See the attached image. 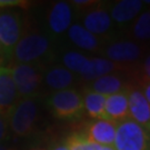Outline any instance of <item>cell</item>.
Segmentation results:
<instances>
[{"mask_svg":"<svg viewBox=\"0 0 150 150\" xmlns=\"http://www.w3.org/2000/svg\"><path fill=\"white\" fill-rule=\"evenodd\" d=\"M19 98L33 97L41 85L42 76L31 64H16L10 68Z\"/></svg>","mask_w":150,"mask_h":150,"instance_id":"obj_6","label":"cell"},{"mask_svg":"<svg viewBox=\"0 0 150 150\" xmlns=\"http://www.w3.org/2000/svg\"><path fill=\"white\" fill-rule=\"evenodd\" d=\"M116 126L108 119H97L88 126L86 137L99 146H113L116 136Z\"/></svg>","mask_w":150,"mask_h":150,"instance_id":"obj_11","label":"cell"},{"mask_svg":"<svg viewBox=\"0 0 150 150\" xmlns=\"http://www.w3.org/2000/svg\"><path fill=\"white\" fill-rule=\"evenodd\" d=\"M140 90L144 93L145 98L147 99V101L149 102L150 105V81L146 80V79H144V80L141 81V83H140Z\"/></svg>","mask_w":150,"mask_h":150,"instance_id":"obj_24","label":"cell"},{"mask_svg":"<svg viewBox=\"0 0 150 150\" xmlns=\"http://www.w3.org/2000/svg\"><path fill=\"white\" fill-rule=\"evenodd\" d=\"M37 116L36 98H21L8 116V128L17 137H26L33 130Z\"/></svg>","mask_w":150,"mask_h":150,"instance_id":"obj_3","label":"cell"},{"mask_svg":"<svg viewBox=\"0 0 150 150\" xmlns=\"http://www.w3.org/2000/svg\"><path fill=\"white\" fill-rule=\"evenodd\" d=\"M149 144L148 130L132 119L128 117L117 122L112 146L115 150H148Z\"/></svg>","mask_w":150,"mask_h":150,"instance_id":"obj_1","label":"cell"},{"mask_svg":"<svg viewBox=\"0 0 150 150\" xmlns=\"http://www.w3.org/2000/svg\"><path fill=\"white\" fill-rule=\"evenodd\" d=\"M29 150H47V149H43V148H40V147H33V148H31V149Z\"/></svg>","mask_w":150,"mask_h":150,"instance_id":"obj_30","label":"cell"},{"mask_svg":"<svg viewBox=\"0 0 150 150\" xmlns=\"http://www.w3.org/2000/svg\"><path fill=\"white\" fill-rule=\"evenodd\" d=\"M128 89L129 87H126L125 89L117 93L106 97V102H105L106 119L111 120L113 122H118L129 117Z\"/></svg>","mask_w":150,"mask_h":150,"instance_id":"obj_12","label":"cell"},{"mask_svg":"<svg viewBox=\"0 0 150 150\" xmlns=\"http://www.w3.org/2000/svg\"><path fill=\"white\" fill-rule=\"evenodd\" d=\"M105 54L107 56L108 60L112 62L126 64V62H134L139 59L141 56V49L134 41L123 40L117 41L108 46Z\"/></svg>","mask_w":150,"mask_h":150,"instance_id":"obj_10","label":"cell"},{"mask_svg":"<svg viewBox=\"0 0 150 150\" xmlns=\"http://www.w3.org/2000/svg\"><path fill=\"white\" fill-rule=\"evenodd\" d=\"M125 88L126 87L123 86L122 80L119 77L115 75H107L92 81L89 90L108 97L113 93H117Z\"/></svg>","mask_w":150,"mask_h":150,"instance_id":"obj_18","label":"cell"},{"mask_svg":"<svg viewBox=\"0 0 150 150\" xmlns=\"http://www.w3.org/2000/svg\"><path fill=\"white\" fill-rule=\"evenodd\" d=\"M144 1L140 0H121L113 6L109 15L111 20H115L119 25H125L139 16Z\"/></svg>","mask_w":150,"mask_h":150,"instance_id":"obj_14","label":"cell"},{"mask_svg":"<svg viewBox=\"0 0 150 150\" xmlns=\"http://www.w3.org/2000/svg\"><path fill=\"white\" fill-rule=\"evenodd\" d=\"M50 50V40L47 36L39 32L22 35L11 52V58L17 64H30L41 59Z\"/></svg>","mask_w":150,"mask_h":150,"instance_id":"obj_2","label":"cell"},{"mask_svg":"<svg viewBox=\"0 0 150 150\" xmlns=\"http://www.w3.org/2000/svg\"><path fill=\"white\" fill-rule=\"evenodd\" d=\"M62 62L64 68L72 74H78L85 80H90L91 62L90 59H88L85 54L78 51H68L62 56Z\"/></svg>","mask_w":150,"mask_h":150,"instance_id":"obj_16","label":"cell"},{"mask_svg":"<svg viewBox=\"0 0 150 150\" xmlns=\"http://www.w3.org/2000/svg\"><path fill=\"white\" fill-rule=\"evenodd\" d=\"M131 33L138 40H150V9L144 11L138 16L132 26Z\"/></svg>","mask_w":150,"mask_h":150,"instance_id":"obj_20","label":"cell"},{"mask_svg":"<svg viewBox=\"0 0 150 150\" xmlns=\"http://www.w3.org/2000/svg\"><path fill=\"white\" fill-rule=\"evenodd\" d=\"M82 99H83V109L91 118H93L95 120L106 119V115H105L106 97L91 90H87Z\"/></svg>","mask_w":150,"mask_h":150,"instance_id":"obj_19","label":"cell"},{"mask_svg":"<svg viewBox=\"0 0 150 150\" xmlns=\"http://www.w3.org/2000/svg\"><path fill=\"white\" fill-rule=\"evenodd\" d=\"M68 38L78 48L95 51L99 48V39L80 23H72L68 29Z\"/></svg>","mask_w":150,"mask_h":150,"instance_id":"obj_15","label":"cell"},{"mask_svg":"<svg viewBox=\"0 0 150 150\" xmlns=\"http://www.w3.org/2000/svg\"><path fill=\"white\" fill-rule=\"evenodd\" d=\"M66 145L69 150H99L100 146L92 142L86 137V134H77L71 136Z\"/></svg>","mask_w":150,"mask_h":150,"instance_id":"obj_22","label":"cell"},{"mask_svg":"<svg viewBox=\"0 0 150 150\" xmlns=\"http://www.w3.org/2000/svg\"><path fill=\"white\" fill-rule=\"evenodd\" d=\"M72 6L75 7H79V8H87V7H91L95 4H97L96 1H92V0H75L71 2Z\"/></svg>","mask_w":150,"mask_h":150,"instance_id":"obj_25","label":"cell"},{"mask_svg":"<svg viewBox=\"0 0 150 150\" xmlns=\"http://www.w3.org/2000/svg\"><path fill=\"white\" fill-rule=\"evenodd\" d=\"M128 116L130 119L148 130L150 126V105L139 88L129 87Z\"/></svg>","mask_w":150,"mask_h":150,"instance_id":"obj_7","label":"cell"},{"mask_svg":"<svg viewBox=\"0 0 150 150\" xmlns=\"http://www.w3.org/2000/svg\"><path fill=\"white\" fill-rule=\"evenodd\" d=\"M23 35V21L20 12L15 10H0V43L8 58Z\"/></svg>","mask_w":150,"mask_h":150,"instance_id":"obj_5","label":"cell"},{"mask_svg":"<svg viewBox=\"0 0 150 150\" xmlns=\"http://www.w3.org/2000/svg\"><path fill=\"white\" fill-rule=\"evenodd\" d=\"M148 130H149V131H150V126H149V128H148Z\"/></svg>","mask_w":150,"mask_h":150,"instance_id":"obj_32","label":"cell"},{"mask_svg":"<svg viewBox=\"0 0 150 150\" xmlns=\"http://www.w3.org/2000/svg\"><path fill=\"white\" fill-rule=\"evenodd\" d=\"M111 17L109 12L103 8H96L88 11L82 21V26L96 37L107 33L111 28Z\"/></svg>","mask_w":150,"mask_h":150,"instance_id":"obj_13","label":"cell"},{"mask_svg":"<svg viewBox=\"0 0 150 150\" xmlns=\"http://www.w3.org/2000/svg\"><path fill=\"white\" fill-rule=\"evenodd\" d=\"M91 62V75L90 80H96L100 77L110 75L112 71L117 69V64L106 59V58H92Z\"/></svg>","mask_w":150,"mask_h":150,"instance_id":"obj_21","label":"cell"},{"mask_svg":"<svg viewBox=\"0 0 150 150\" xmlns=\"http://www.w3.org/2000/svg\"><path fill=\"white\" fill-rule=\"evenodd\" d=\"M49 30L54 35H62L72 25V6L67 1H58L51 6L47 18Z\"/></svg>","mask_w":150,"mask_h":150,"instance_id":"obj_8","label":"cell"},{"mask_svg":"<svg viewBox=\"0 0 150 150\" xmlns=\"http://www.w3.org/2000/svg\"><path fill=\"white\" fill-rule=\"evenodd\" d=\"M99 150H115L112 146H100Z\"/></svg>","mask_w":150,"mask_h":150,"instance_id":"obj_29","label":"cell"},{"mask_svg":"<svg viewBox=\"0 0 150 150\" xmlns=\"http://www.w3.org/2000/svg\"><path fill=\"white\" fill-rule=\"evenodd\" d=\"M142 71H144V79L150 81V56H148L144 61Z\"/></svg>","mask_w":150,"mask_h":150,"instance_id":"obj_26","label":"cell"},{"mask_svg":"<svg viewBox=\"0 0 150 150\" xmlns=\"http://www.w3.org/2000/svg\"><path fill=\"white\" fill-rule=\"evenodd\" d=\"M48 106L57 118L74 120L83 112L82 96L75 89L56 91L48 99Z\"/></svg>","mask_w":150,"mask_h":150,"instance_id":"obj_4","label":"cell"},{"mask_svg":"<svg viewBox=\"0 0 150 150\" xmlns=\"http://www.w3.org/2000/svg\"><path fill=\"white\" fill-rule=\"evenodd\" d=\"M0 150H9V149H8V148H6L2 144H0Z\"/></svg>","mask_w":150,"mask_h":150,"instance_id":"obj_31","label":"cell"},{"mask_svg":"<svg viewBox=\"0 0 150 150\" xmlns=\"http://www.w3.org/2000/svg\"><path fill=\"white\" fill-rule=\"evenodd\" d=\"M18 101L19 95L10 68L0 67V112L8 118Z\"/></svg>","mask_w":150,"mask_h":150,"instance_id":"obj_9","label":"cell"},{"mask_svg":"<svg viewBox=\"0 0 150 150\" xmlns=\"http://www.w3.org/2000/svg\"><path fill=\"white\" fill-rule=\"evenodd\" d=\"M8 130V118L0 112V144L2 140L6 139Z\"/></svg>","mask_w":150,"mask_h":150,"instance_id":"obj_23","label":"cell"},{"mask_svg":"<svg viewBox=\"0 0 150 150\" xmlns=\"http://www.w3.org/2000/svg\"><path fill=\"white\" fill-rule=\"evenodd\" d=\"M75 80L74 74L64 67H54L45 75L46 85L56 91L69 89Z\"/></svg>","mask_w":150,"mask_h":150,"instance_id":"obj_17","label":"cell"},{"mask_svg":"<svg viewBox=\"0 0 150 150\" xmlns=\"http://www.w3.org/2000/svg\"><path fill=\"white\" fill-rule=\"evenodd\" d=\"M51 150H69V149H68V147H67L66 144H60V145H57V146H54V147H52Z\"/></svg>","mask_w":150,"mask_h":150,"instance_id":"obj_28","label":"cell"},{"mask_svg":"<svg viewBox=\"0 0 150 150\" xmlns=\"http://www.w3.org/2000/svg\"><path fill=\"white\" fill-rule=\"evenodd\" d=\"M7 58H8V56H7V54H6L5 49H4V47H2V45L0 43V67H1V64H2Z\"/></svg>","mask_w":150,"mask_h":150,"instance_id":"obj_27","label":"cell"}]
</instances>
